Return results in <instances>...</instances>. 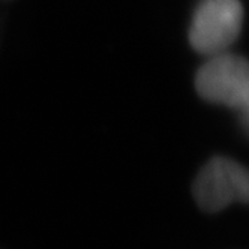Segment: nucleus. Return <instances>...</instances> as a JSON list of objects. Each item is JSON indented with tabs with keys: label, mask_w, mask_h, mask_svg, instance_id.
<instances>
[{
	"label": "nucleus",
	"mask_w": 249,
	"mask_h": 249,
	"mask_svg": "<svg viewBox=\"0 0 249 249\" xmlns=\"http://www.w3.org/2000/svg\"><path fill=\"white\" fill-rule=\"evenodd\" d=\"M242 24L240 0H203L189 24V44L209 57L222 54L237 41Z\"/></svg>",
	"instance_id": "1"
},
{
	"label": "nucleus",
	"mask_w": 249,
	"mask_h": 249,
	"mask_svg": "<svg viewBox=\"0 0 249 249\" xmlns=\"http://www.w3.org/2000/svg\"><path fill=\"white\" fill-rule=\"evenodd\" d=\"M192 195L200 209L216 213L233 203H248L249 177L237 161L216 156L200 170L192 183Z\"/></svg>",
	"instance_id": "3"
},
{
	"label": "nucleus",
	"mask_w": 249,
	"mask_h": 249,
	"mask_svg": "<svg viewBox=\"0 0 249 249\" xmlns=\"http://www.w3.org/2000/svg\"><path fill=\"white\" fill-rule=\"evenodd\" d=\"M195 90L207 102L240 110L246 124L249 72L243 57L230 53L212 56L195 75Z\"/></svg>",
	"instance_id": "2"
}]
</instances>
